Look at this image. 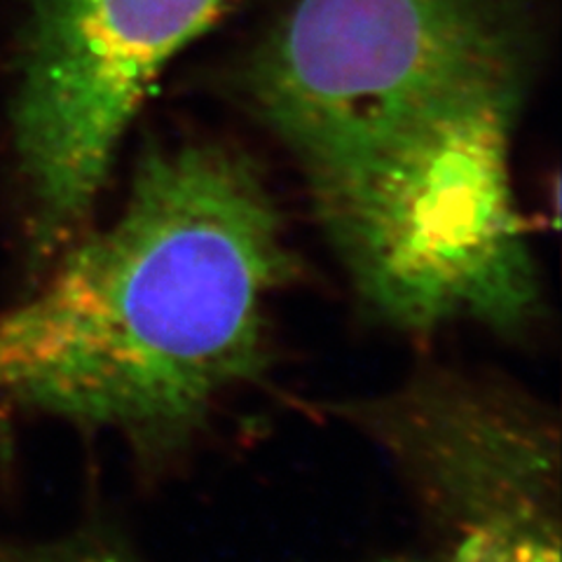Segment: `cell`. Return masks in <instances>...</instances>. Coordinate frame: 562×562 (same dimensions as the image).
I'll list each match as a JSON object with an SVG mask.
<instances>
[{"label":"cell","mask_w":562,"mask_h":562,"mask_svg":"<svg viewBox=\"0 0 562 562\" xmlns=\"http://www.w3.org/2000/svg\"><path fill=\"white\" fill-rule=\"evenodd\" d=\"M0 312V396L167 460L262 373L295 277L279 209L241 153L148 148L117 218L70 241Z\"/></svg>","instance_id":"obj_1"},{"label":"cell","mask_w":562,"mask_h":562,"mask_svg":"<svg viewBox=\"0 0 562 562\" xmlns=\"http://www.w3.org/2000/svg\"><path fill=\"white\" fill-rule=\"evenodd\" d=\"M516 109L518 74L471 82L310 183L324 235L382 324L520 333L539 316V272L508 165Z\"/></svg>","instance_id":"obj_2"},{"label":"cell","mask_w":562,"mask_h":562,"mask_svg":"<svg viewBox=\"0 0 562 562\" xmlns=\"http://www.w3.org/2000/svg\"><path fill=\"white\" fill-rule=\"evenodd\" d=\"M514 74L516 33L497 0H295L251 57L246 90L310 186L438 99Z\"/></svg>","instance_id":"obj_3"},{"label":"cell","mask_w":562,"mask_h":562,"mask_svg":"<svg viewBox=\"0 0 562 562\" xmlns=\"http://www.w3.org/2000/svg\"><path fill=\"white\" fill-rule=\"evenodd\" d=\"M237 3L35 0L14 109L33 274L87 231L155 78Z\"/></svg>","instance_id":"obj_4"},{"label":"cell","mask_w":562,"mask_h":562,"mask_svg":"<svg viewBox=\"0 0 562 562\" xmlns=\"http://www.w3.org/2000/svg\"><path fill=\"white\" fill-rule=\"evenodd\" d=\"M469 562H560L558 431L520 394L425 373L342 408Z\"/></svg>","instance_id":"obj_5"},{"label":"cell","mask_w":562,"mask_h":562,"mask_svg":"<svg viewBox=\"0 0 562 562\" xmlns=\"http://www.w3.org/2000/svg\"><path fill=\"white\" fill-rule=\"evenodd\" d=\"M0 562H148L132 543L113 532L87 527L57 539H5L0 537ZM394 562H448L446 555L434 560H394Z\"/></svg>","instance_id":"obj_6"}]
</instances>
